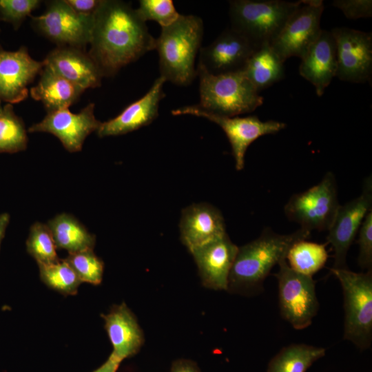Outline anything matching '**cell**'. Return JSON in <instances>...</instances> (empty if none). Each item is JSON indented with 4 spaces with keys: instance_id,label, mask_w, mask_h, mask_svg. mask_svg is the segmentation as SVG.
Segmentation results:
<instances>
[{
    "instance_id": "cell-1",
    "label": "cell",
    "mask_w": 372,
    "mask_h": 372,
    "mask_svg": "<svg viewBox=\"0 0 372 372\" xmlns=\"http://www.w3.org/2000/svg\"><path fill=\"white\" fill-rule=\"evenodd\" d=\"M89 44L88 54L103 76H112L124 66L155 50L156 39L129 3L101 0L94 13Z\"/></svg>"
},
{
    "instance_id": "cell-8",
    "label": "cell",
    "mask_w": 372,
    "mask_h": 372,
    "mask_svg": "<svg viewBox=\"0 0 372 372\" xmlns=\"http://www.w3.org/2000/svg\"><path fill=\"white\" fill-rule=\"evenodd\" d=\"M273 274L278 281L280 316L295 329H306L319 310L313 277L293 270L285 260Z\"/></svg>"
},
{
    "instance_id": "cell-33",
    "label": "cell",
    "mask_w": 372,
    "mask_h": 372,
    "mask_svg": "<svg viewBox=\"0 0 372 372\" xmlns=\"http://www.w3.org/2000/svg\"><path fill=\"white\" fill-rule=\"evenodd\" d=\"M40 3L39 0H0V19L17 30Z\"/></svg>"
},
{
    "instance_id": "cell-36",
    "label": "cell",
    "mask_w": 372,
    "mask_h": 372,
    "mask_svg": "<svg viewBox=\"0 0 372 372\" xmlns=\"http://www.w3.org/2000/svg\"><path fill=\"white\" fill-rule=\"evenodd\" d=\"M101 0H65L76 12L82 14H93L98 8Z\"/></svg>"
},
{
    "instance_id": "cell-35",
    "label": "cell",
    "mask_w": 372,
    "mask_h": 372,
    "mask_svg": "<svg viewBox=\"0 0 372 372\" xmlns=\"http://www.w3.org/2000/svg\"><path fill=\"white\" fill-rule=\"evenodd\" d=\"M332 5L340 9L349 19L367 18L372 16L371 0H335Z\"/></svg>"
},
{
    "instance_id": "cell-15",
    "label": "cell",
    "mask_w": 372,
    "mask_h": 372,
    "mask_svg": "<svg viewBox=\"0 0 372 372\" xmlns=\"http://www.w3.org/2000/svg\"><path fill=\"white\" fill-rule=\"evenodd\" d=\"M258 48L240 32L228 28L209 45L200 48L198 65L214 75L241 71Z\"/></svg>"
},
{
    "instance_id": "cell-20",
    "label": "cell",
    "mask_w": 372,
    "mask_h": 372,
    "mask_svg": "<svg viewBox=\"0 0 372 372\" xmlns=\"http://www.w3.org/2000/svg\"><path fill=\"white\" fill-rule=\"evenodd\" d=\"M180 231L181 240L190 252L227 234L222 214L207 203L194 204L183 209Z\"/></svg>"
},
{
    "instance_id": "cell-26",
    "label": "cell",
    "mask_w": 372,
    "mask_h": 372,
    "mask_svg": "<svg viewBox=\"0 0 372 372\" xmlns=\"http://www.w3.org/2000/svg\"><path fill=\"white\" fill-rule=\"evenodd\" d=\"M326 349L303 343L283 347L269 361L267 372H306Z\"/></svg>"
},
{
    "instance_id": "cell-30",
    "label": "cell",
    "mask_w": 372,
    "mask_h": 372,
    "mask_svg": "<svg viewBox=\"0 0 372 372\" xmlns=\"http://www.w3.org/2000/svg\"><path fill=\"white\" fill-rule=\"evenodd\" d=\"M25 245L28 253L38 265L49 264L59 260L57 247L47 224L34 223L30 227Z\"/></svg>"
},
{
    "instance_id": "cell-21",
    "label": "cell",
    "mask_w": 372,
    "mask_h": 372,
    "mask_svg": "<svg viewBox=\"0 0 372 372\" xmlns=\"http://www.w3.org/2000/svg\"><path fill=\"white\" fill-rule=\"evenodd\" d=\"M301 60L299 74L313 85L317 95L321 96L337 71L335 43L331 30L322 29Z\"/></svg>"
},
{
    "instance_id": "cell-37",
    "label": "cell",
    "mask_w": 372,
    "mask_h": 372,
    "mask_svg": "<svg viewBox=\"0 0 372 372\" xmlns=\"http://www.w3.org/2000/svg\"><path fill=\"white\" fill-rule=\"evenodd\" d=\"M169 372H202L198 364L189 359H178L173 362Z\"/></svg>"
},
{
    "instance_id": "cell-27",
    "label": "cell",
    "mask_w": 372,
    "mask_h": 372,
    "mask_svg": "<svg viewBox=\"0 0 372 372\" xmlns=\"http://www.w3.org/2000/svg\"><path fill=\"white\" fill-rule=\"evenodd\" d=\"M327 243H317L302 240L294 243L289 249L286 260L295 271L313 277L325 265L329 255Z\"/></svg>"
},
{
    "instance_id": "cell-34",
    "label": "cell",
    "mask_w": 372,
    "mask_h": 372,
    "mask_svg": "<svg viewBox=\"0 0 372 372\" xmlns=\"http://www.w3.org/2000/svg\"><path fill=\"white\" fill-rule=\"evenodd\" d=\"M358 234V265L362 270L372 269V210L365 216Z\"/></svg>"
},
{
    "instance_id": "cell-39",
    "label": "cell",
    "mask_w": 372,
    "mask_h": 372,
    "mask_svg": "<svg viewBox=\"0 0 372 372\" xmlns=\"http://www.w3.org/2000/svg\"><path fill=\"white\" fill-rule=\"evenodd\" d=\"M10 217L8 213H2L0 214V246L10 223Z\"/></svg>"
},
{
    "instance_id": "cell-16",
    "label": "cell",
    "mask_w": 372,
    "mask_h": 372,
    "mask_svg": "<svg viewBox=\"0 0 372 372\" xmlns=\"http://www.w3.org/2000/svg\"><path fill=\"white\" fill-rule=\"evenodd\" d=\"M43 68V61L32 58L24 46L16 51L0 48V103L12 105L24 101L28 86Z\"/></svg>"
},
{
    "instance_id": "cell-29",
    "label": "cell",
    "mask_w": 372,
    "mask_h": 372,
    "mask_svg": "<svg viewBox=\"0 0 372 372\" xmlns=\"http://www.w3.org/2000/svg\"><path fill=\"white\" fill-rule=\"evenodd\" d=\"M38 266L41 280L48 287L65 296L76 294L82 282L65 259Z\"/></svg>"
},
{
    "instance_id": "cell-24",
    "label": "cell",
    "mask_w": 372,
    "mask_h": 372,
    "mask_svg": "<svg viewBox=\"0 0 372 372\" xmlns=\"http://www.w3.org/2000/svg\"><path fill=\"white\" fill-rule=\"evenodd\" d=\"M47 225L57 249H65L68 254L94 249L95 236L72 215L57 214Z\"/></svg>"
},
{
    "instance_id": "cell-32",
    "label": "cell",
    "mask_w": 372,
    "mask_h": 372,
    "mask_svg": "<svg viewBox=\"0 0 372 372\" xmlns=\"http://www.w3.org/2000/svg\"><path fill=\"white\" fill-rule=\"evenodd\" d=\"M136 11L145 23L147 21H154L161 28L170 25L180 15L172 0H140Z\"/></svg>"
},
{
    "instance_id": "cell-5",
    "label": "cell",
    "mask_w": 372,
    "mask_h": 372,
    "mask_svg": "<svg viewBox=\"0 0 372 372\" xmlns=\"http://www.w3.org/2000/svg\"><path fill=\"white\" fill-rule=\"evenodd\" d=\"M229 5L230 28L259 48L271 45L301 1L233 0Z\"/></svg>"
},
{
    "instance_id": "cell-12",
    "label": "cell",
    "mask_w": 372,
    "mask_h": 372,
    "mask_svg": "<svg viewBox=\"0 0 372 372\" xmlns=\"http://www.w3.org/2000/svg\"><path fill=\"white\" fill-rule=\"evenodd\" d=\"M337 55L335 76L344 81L371 82L372 34L349 28L331 30Z\"/></svg>"
},
{
    "instance_id": "cell-7",
    "label": "cell",
    "mask_w": 372,
    "mask_h": 372,
    "mask_svg": "<svg viewBox=\"0 0 372 372\" xmlns=\"http://www.w3.org/2000/svg\"><path fill=\"white\" fill-rule=\"evenodd\" d=\"M340 205L335 176L328 172L317 185L292 195L284 211L287 218L300 228L321 231L329 230Z\"/></svg>"
},
{
    "instance_id": "cell-18",
    "label": "cell",
    "mask_w": 372,
    "mask_h": 372,
    "mask_svg": "<svg viewBox=\"0 0 372 372\" xmlns=\"http://www.w3.org/2000/svg\"><path fill=\"white\" fill-rule=\"evenodd\" d=\"M238 247L227 234L193 251L203 285L214 290H228L229 273Z\"/></svg>"
},
{
    "instance_id": "cell-10",
    "label": "cell",
    "mask_w": 372,
    "mask_h": 372,
    "mask_svg": "<svg viewBox=\"0 0 372 372\" xmlns=\"http://www.w3.org/2000/svg\"><path fill=\"white\" fill-rule=\"evenodd\" d=\"M32 19L35 29L58 46L83 49L90 42L94 14H79L65 0L51 1L42 14Z\"/></svg>"
},
{
    "instance_id": "cell-19",
    "label": "cell",
    "mask_w": 372,
    "mask_h": 372,
    "mask_svg": "<svg viewBox=\"0 0 372 372\" xmlns=\"http://www.w3.org/2000/svg\"><path fill=\"white\" fill-rule=\"evenodd\" d=\"M43 63L44 67L84 90L101 85L103 76L83 49L58 46L48 54Z\"/></svg>"
},
{
    "instance_id": "cell-14",
    "label": "cell",
    "mask_w": 372,
    "mask_h": 372,
    "mask_svg": "<svg viewBox=\"0 0 372 372\" xmlns=\"http://www.w3.org/2000/svg\"><path fill=\"white\" fill-rule=\"evenodd\" d=\"M101 122L94 115V103H90L79 112L63 108L47 113L43 120L33 124L28 132H46L55 136L69 152L82 149L86 138L97 131Z\"/></svg>"
},
{
    "instance_id": "cell-2",
    "label": "cell",
    "mask_w": 372,
    "mask_h": 372,
    "mask_svg": "<svg viewBox=\"0 0 372 372\" xmlns=\"http://www.w3.org/2000/svg\"><path fill=\"white\" fill-rule=\"evenodd\" d=\"M310 235L311 231L302 228L289 234L265 229L258 238L238 247L229 273L228 289L259 291L273 267L286 260L291 246L307 240Z\"/></svg>"
},
{
    "instance_id": "cell-11",
    "label": "cell",
    "mask_w": 372,
    "mask_h": 372,
    "mask_svg": "<svg viewBox=\"0 0 372 372\" xmlns=\"http://www.w3.org/2000/svg\"><path fill=\"white\" fill-rule=\"evenodd\" d=\"M324 8L321 0L301 1V5L271 43L284 62L291 56L301 59L304 56L322 30L320 21Z\"/></svg>"
},
{
    "instance_id": "cell-3",
    "label": "cell",
    "mask_w": 372,
    "mask_h": 372,
    "mask_svg": "<svg viewBox=\"0 0 372 372\" xmlns=\"http://www.w3.org/2000/svg\"><path fill=\"white\" fill-rule=\"evenodd\" d=\"M204 25L193 14H180L169 26L161 28L156 39L160 76L179 86L190 85L197 76L195 60L201 48Z\"/></svg>"
},
{
    "instance_id": "cell-9",
    "label": "cell",
    "mask_w": 372,
    "mask_h": 372,
    "mask_svg": "<svg viewBox=\"0 0 372 372\" xmlns=\"http://www.w3.org/2000/svg\"><path fill=\"white\" fill-rule=\"evenodd\" d=\"M172 114L203 117L220 127L231 145L236 169L238 171L243 169L245 153L253 142L260 136L276 134L286 127L285 123L273 120L262 121L254 115L245 117L216 115L203 110L197 105L174 110Z\"/></svg>"
},
{
    "instance_id": "cell-25",
    "label": "cell",
    "mask_w": 372,
    "mask_h": 372,
    "mask_svg": "<svg viewBox=\"0 0 372 372\" xmlns=\"http://www.w3.org/2000/svg\"><path fill=\"white\" fill-rule=\"evenodd\" d=\"M284 63L270 44H265L253 53L242 71L260 92L284 78Z\"/></svg>"
},
{
    "instance_id": "cell-31",
    "label": "cell",
    "mask_w": 372,
    "mask_h": 372,
    "mask_svg": "<svg viewBox=\"0 0 372 372\" xmlns=\"http://www.w3.org/2000/svg\"><path fill=\"white\" fill-rule=\"evenodd\" d=\"M65 261L74 271L81 282L99 285L103 279L104 263L93 250L68 254Z\"/></svg>"
},
{
    "instance_id": "cell-40",
    "label": "cell",
    "mask_w": 372,
    "mask_h": 372,
    "mask_svg": "<svg viewBox=\"0 0 372 372\" xmlns=\"http://www.w3.org/2000/svg\"><path fill=\"white\" fill-rule=\"evenodd\" d=\"M1 103H0V107H1Z\"/></svg>"
},
{
    "instance_id": "cell-38",
    "label": "cell",
    "mask_w": 372,
    "mask_h": 372,
    "mask_svg": "<svg viewBox=\"0 0 372 372\" xmlns=\"http://www.w3.org/2000/svg\"><path fill=\"white\" fill-rule=\"evenodd\" d=\"M121 362L111 353L107 360L93 372H116Z\"/></svg>"
},
{
    "instance_id": "cell-28",
    "label": "cell",
    "mask_w": 372,
    "mask_h": 372,
    "mask_svg": "<svg viewBox=\"0 0 372 372\" xmlns=\"http://www.w3.org/2000/svg\"><path fill=\"white\" fill-rule=\"evenodd\" d=\"M28 145L27 130L23 121L15 114L13 106L0 107V153L23 151Z\"/></svg>"
},
{
    "instance_id": "cell-13",
    "label": "cell",
    "mask_w": 372,
    "mask_h": 372,
    "mask_svg": "<svg viewBox=\"0 0 372 372\" xmlns=\"http://www.w3.org/2000/svg\"><path fill=\"white\" fill-rule=\"evenodd\" d=\"M372 207L371 176L364 179L362 194L353 200L340 205L328 230L327 243L333 251L334 269H347L348 251L360 227Z\"/></svg>"
},
{
    "instance_id": "cell-23",
    "label": "cell",
    "mask_w": 372,
    "mask_h": 372,
    "mask_svg": "<svg viewBox=\"0 0 372 372\" xmlns=\"http://www.w3.org/2000/svg\"><path fill=\"white\" fill-rule=\"evenodd\" d=\"M39 74L30 93L32 98L43 103L48 112L69 108L85 91L46 67L43 66Z\"/></svg>"
},
{
    "instance_id": "cell-4",
    "label": "cell",
    "mask_w": 372,
    "mask_h": 372,
    "mask_svg": "<svg viewBox=\"0 0 372 372\" xmlns=\"http://www.w3.org/2000/svg\"><path fill=\"white\" fill-rule=\"evenodd\" d=\"M200 103L203 110L223 116H238L251 113L263 103L242 70L214 75L197 65Z\"/></svg>"
},
{
    "instance_id": "cell-22",
    "label": "cell",
    "mask_w": 372,
    "mask_h": 372,
    "mask_svg": "<svg viewBox=\"0 0 372 372\" xmlns=\"http://www.w3.org/2000/svg\"><path fill=\"white\" fill-rule=\"evenodd\" d=\"M101 316L113 347L112 354L122 362L137 353L144 342L143 333L126 304L114 305Z\"/></svg>"
},
{
    "instance_id": "cell-17",
    "label": "cell",
    "mask_w": 372,
    "mask_h": 372,
    "mask_svg": "<svg viewBox=\"0 0 372 372\" xmlns=\"http://www.w3.org/2000/svg\"><path fill=\"white\" fill-rule=\"evenodd\" d=\"M165 79L159 76L141 98L127 106L118 116L101 123L99 137L123 135L148 125L158 116L161 101L165 97Z\"/></svg>"
},
{
    "instance_id": "cell-6",
    "label": "cell",
    "mask_w": 372,
    "mask_h": 372,
    "mask_svg": "<svg viewBox=\"0 0 372 372\" xmlns=\"http://www.w3.org/2000/svg\"><path fill=\"white\" fill-rule=\"evenodd\" d=\"M340 283L344 297L343 340L361 350L372 342V269L354 272L347 269L330 268Z\"/></svg>"
}]
</instances>
